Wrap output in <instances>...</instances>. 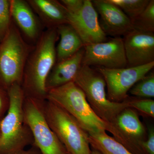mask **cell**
<instances>
[{
  "instance_id": "1",
  "label": "cell",
  "mask_w": 154,
  "mask_h": 154,
  "mask_svg": "<svg viewBox=\"0 0 154 154\" xmlns=\"http://www.w3.org/2000/svg\"><path fill=\"white\" fill-rule=\"evenodd\" d=\"M59 38L56 28L44 30L28 56L21 87L25 96L46 100V82L56 63V44Z\"/></svg>"
},
{
  "instance_id": "2",
  "label": "cell",
  "mask_w": 154,
  "mask_h": 154,
  "mask_svg": "<svg viewBox=\"0 0 154 154\" xmlns=\"http://www.w3.org/2000/svg\"><path fill=\"white\" fill-rule=\"evenodd\" d=\"M7 91L9 106L0 121V154H15L33 145V140L24 117L25 96L21 85L15 84Z\"/></svg>"
},
{
  "instance_id": "3",
  "label": "cell",
  "mask_w": 154,
  "mask_h": 154,
  "mask_svg": "<svg viewBox=\"0 0 154 154\" xmlns=\"http://www.w3.org/2000/svg\"><path fill=\"white\" fill-rule=\"evenodd\" d=\"M33 47L12 21L8 32L0 42V87L8 91L15 84L21 85L25 64Z\"/></svg>"
},
{
  "instance_id": "4",
  "label": "cell",
  "mask_w": 154,
  "mask_h": 154,
  "mask_svg": "<svg viewBox=\"0 0 154 154\" xmlns=\"http://www.w3.org/2000/svg\"><path fill=\"white\" fill-rule=\"evenodd\" d=\"M46 99L63 108L88 134L108 131L109 125L96 115L84 92L73 82L49 90Z\"/></svg>"
},
{
  "instance_id": "5",
  "label": "cell",
  "mask_w": 154,
  "mask_h": 154,
  "mask_svg": "<svg viewBox=\"0 0 154 154\" xmlns=\"http://www.w3.org/2000/svg\"><path fill=\"white\" fill-rule=\"evenodd\" d=\"M45 115L53 132L69 154H91L89 134L63 108L49 100L44 103Z\"/></svg>"
},
{
  "instance_id": "6",
  "label": "cell",
  "mask_w": 154,
  "mask_h": 154,
  "mask_svg": "<svg viewBox=\"0 0 154 154\" xmlns=\"http://www.w3.org/2000/svg\"><path fill=\"white\" fill-rule=\"evenodd\" d=\"M73 82L84 92L92 110L106 123H110L119 113L129 107L126 99L119 103L108 100L103 76L91 66L82 65Z\"/></svg>"
},
{
  "instance_id": "7",
  "label": "cell",
  "mask_w": 154,
  "mask_h": 154,
  "mask_svg": "<svg viewBox=\"0 0 154 154\" xmlns=\"http://www.w3.org/2000/svg\"><path fill=\"white\" fill-rule=\"evenodd\" d=\"M45 100L27 96L24 99V117L33 136V145L42 154H67L48 122L44 113Z\"/></svg>"
},
{
  "instance_id": "8",
  "label": "cell",
  "mask_w": 154,
  "mask_h": 154,
  "mask_svg": "<svg viewBox=\"0 0 154 154\" xmlns=\"http://www.w3.org/2000/svg\"><path fill=\"white\" fill-rule=\"evenodd\" d=\"M108 124V131L114 139L132 154H145L141 145L146 139L147 131L136 110L127 107Z\"/></svg>"
},
{
  "instance_id": "9",
  "label": "cell",
  "mask_w": 154,
  "mask_h": 154,
  "mask_svg": "<svg viewBox=\"0 0 154 154\" xmlns=\"http://www.w3.org/2000/svg\"><path fill=\"white\" fill-rule=\"evenodd\" d=\"M154 66V62L141 66L109 69L97 67L96 70L102 74L106 82L108 100L119 103L129 96L128 91L143 78Z\"/></svg>"
},
{
  "instance_id": "10",
  "label": "cell",
  "mask_w": 154,
  "mask_h": 154,
  "mask_svg": "<svg viewBox=\"0 0 154 154\" xmlns=\"http://www.w3.org/2000/svg\"><path fill=\"white\" fill-rule=\"evenodd\" d=\"M84 49L83 65L109 69L127 66L123 38L121 37L85 45Z\"/></svg>"
},
{
  "instance_id": "11",
  "label": "cell",
  "mask_w": 154,
  "mask_h": 154,
  "mask_svg": "<svg viewBox=\"0 0 154 154\" xmlns=\"http://www.w3.org/2000/svg\"><path fill=\"white\" fill-rule=\"evenodd\" d=\"M68 23L79 35L85 46L107 41V36L99 24L98 13L90 0H84L82 7L76 13L69 14Z\"/></svg>"
},
{
  "instance_id": "12",
  "label": "cell",
  "mask_w": 154,
  "mask_h": 154,
  "mask_svg": "<svg viewBox=\"0 0 154 154\" xmlns=\"http://www.w3.org/2000/svg\"><path fill=\"white\" fill-rule=\"evenodd\" d=\"M127 66H141L154 62V33L132 30L124 36Z\"/></svg>"
},
{
  "instance_id": "13",
  "label": "cell",
  "mask_w": 154,
  "mask_h": 154,
  "mask_svg": "<svg viewBox=\"0 0 154 154\" xmlns=\"http://www.w3.org/2000/svg\"><path fill=\"white\" fill-rule=\"evenodd\" d=\"M11 20L27 42L34 45L44 27L28 1L10 0Z\"/></svg>"
},
{
  "instance_id": "14",
  "label": "cell",
  "mask_w": 154,
  "mask_h": 154,
  "mask_svg": "<svg viewBox=\"0 0 154 154\" xmlns=\"http://www.w3.org/2000/svg\"><path fill=\"white\" fill-rule=\"evenodd\" d=\"M92 2L100 15V27L107 36L119 37L134 30L132 21L118 6L108 0H94Z\"/></svg>"
},
{
  "instance_id": "15",
  "label": "cell",
  "mask_w": 154,
  "mask_h": 154,
  "mask_svg": "<svg viewBox=\"0 0 154 154\" xmlns=\"http://www.w3.org/2000/svg\"><path fill=\"white\" fill-rule=\"evenodd\" d=\"M44 28H56L68 23V12L60 1L57 0H28Z\"/></svg>"
},
{
  "instance_id": "16",
  "label": "cell",
  "mask_w": 154,
  "mask_h": 154,
  "mask_svg": "<svg viewBox=\"0 0 154 154\" xmlns=\"http://www.w3.org/2000/svg\"><path fill=\"white\" fill-rule=\"evenodd\" d=\"M84 47L72 56L56 62L51 69L46 82L47 91L73 82L82 65Z\"/></svg>"
},
{
  "instance_id": "17",
  "label": "cell",
  "mask_w": 154,
  "mask_h": 154,
  "mask_svg": "<svg viewBox=\"0 0 154 154\" xmlns=\"http://www.w3.org/2000/svg\"><path fill=\"white\" fill-rule=\"evenodd\" d=\"M56 29L60 37L56 47V62H59L74 55L85 45L74 28L68 23L59 25Z\"/></svg>"
},
{
  "instance_id": "18",
  "label": "cell",
  "mask_w": 154,
  "mask_h": 154,
  "mask_svg": "<svg viewBox=\"0 0 154 154\" xmlns=\"http://www.w3.org/2000/svg\"><path fill=\"white\" fill-rule=\"evenodd\" d=\"M89 142L93 149L102 154H133L106 132L89 134Z\"/></svg>"
},
{
  "instance_id": "19",
  "label": "cell",
  "mask_w": 154,
  "mask_h": 154,
  "mask_svg": "<svg viewBox=\"0 0 154 154\" xmlns=\"http://www.w3.org/2000/svg\"><path fill=\"white\" fill-rule=\"evenodd\" d=\"M150 0H108L118 6L131 21L138 17L147 6Z\"/></svg>"
},
{
  "instance_id": "20",
  "label": "cell",
  "mask_w": 154,
  "mask_h": 154,
  "mask_svg": "<svg viewBox=\"0 0 154 154\" xmlns=\"http://www.w3.org/2000/svg\"><path fill=\"white\" fill-rule=\"evenodd\" d=\"M134 97L151 99L154 97V72L150 71L141 79L130 90Z\"/></svg>"
},
{
  "instance_id": "21",
  "label": "cell",
  "mask_w": 154,
  "mask_h": 154,
  "mask_svg": "<svg viewBox=\"0 0 154 154\" xmlns=\"http://www.w3.org/2000/svg\"><path fill=\"white\" fill-rule=\"evenodd\" d=\"M134 30L154 33V1L150 0L146 9L132 21Z\"/></svg>"
},
{
  "instance_id": "22",
  "label": "cell",
  "mask_w": 154,
  "mask_h": 154,
  "mask_svg": "<svg viewBox=\"0 0 154 154\" xmlns=\"http://www.w3.org/2000/svg\"><path fill=\"white\" fill-rule=\"evenodd\" d=\"M128 107L134 109L137 113L148 117H154V101L152 99L131 97L126 99Z\"/></svg>"
},
{
  "instance_id": "23",
  "label": "cell",
  "mask_w": 154,
  "mask_h": 154,
  "mask_svg": "<svg viewBox=\"0 0 154 154\" xmlns=\"http://www.w3.org/2000/svg\"><path fill=\"white\" fill-rule=\"evenodd\" d=\"M10 8V0H0V42L5 37L12 23Z\"/></svg>"
},
{
  "instance_id": "24",
  "label": "cell",
  "mask_w": 154,
  "mask_h": 154,
  "mask_svg": "<svg viewBox=\"0 0 154 154\" xmlns=\"http://www.w3.org/2000/svg\"><path fill=\"white\" fill-rule=\"evenodd\" d=\"M145 154H154V128L152 125L148 127L147 136L141 145Z\"/></svg>"
},
{
  "instance_id": "25",
  "label": "cell",
  "mask_w": 154,
  "mask_h": 154,
  "mask_svg": "<svg viewBox=\"0 0 154 154\" xmlns=\"http://www.w3.org/2000/svg\"><path fill=\"white\" fill-rule=\"evenodd\" d=\"M84 0H61L60 1L69 14H73L79 11L82 7Z\"/></svg>"
},
{
  "instance_id": "26",
  "label": "cell",
  "mask_w": 154,
  "mask_h": 154,
  "mask_svg": "<svg viewBox=\"0 0 154 154\" xmlns=\"http://www.w3.org/2000/svg\"><path fill=\"white\" fill-rule=\"evenodd\" d=\"M9 106V98L8 91L0 87V121L7 112Z\"/></svg>"
},
{
  "instance_id": "27",
  "label": "cell",
  "mask_w": 154,
  "mask_h": 154,
  "mask_svg": "<svg viewBox=\"0 0 154 154\" xmlns=\"http://www.w3.org/2000/svg\"><path fill=\"white\" fill-rule=\"evenodd\" d=\"M32 146V147L28 149L25 150L24 149L15 154H42L41 152L35 146L33 145Z\"/></svg>"
},
{
  "instance_id": "28",
  "label": "cell",
  "mask_w": 154,
  "mask_h": 154,
  "mask_svg": "<svg viewBox=\"0 0 154 154\" xmlns=\"http://www.w3.org/2000/svg\"><path fill=\"white\" fill-rule=\"evenodd\" d=\"M91 154H102L101 152L98 151L94 149L92 150L91 151Z\"/></svg>"
},
{
  "instance_id": "29",
  "label": "cell",
  "mask_w": 154,
  "mask_h": 154,
  "mask_svg": "<svg viewBox=\"0 0 154 154\" xmlns=\"http://www.w3.org/2000/svg\"><path fill=\"white\" fill-rule=\"evenodd\" d=\"M67 154H69L68 153Z\"/></svg>"
}]
</instances>
